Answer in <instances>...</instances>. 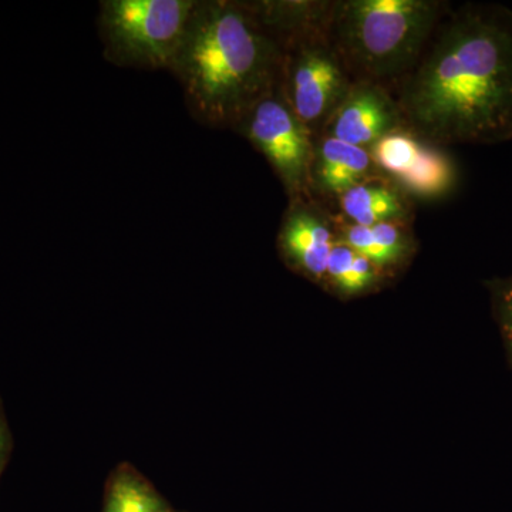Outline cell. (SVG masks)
Instances as JSON below:
<instances>
[{
	"mask_svg": "<svg viewBox=\"0 0 512 512\" xmlns=\"http://www.w3.org/2000/svg\"><path fill=\"white\" fill-rule=\"evenodd\" d=\"M404 124L431 144L512 138V15L467 6L441 26L404 80Z\"/></svg>",
	"mask_w": 512,
	"mask_h": 512,
	"instance_id": "6da1fadb",
	"label": "cell"
},
{
	"mask_svg": "<svg viewBox=\"0 0 512 512\" xmlns=\"http://www.w3.org/2000/svg\"><path fill=\"white\" fill-rule=\"evenodd\" d=\"M281 69L282 47L248 3L198 0L170 72L198 123L234 130Z\"/></svg>",
	"mask_w": 512,
	"mask_h": 512,
	"instance_id": "7a4b0ae2",
	"label": "cell"
},
{
	"mask_svg": "<svg viewBox=\"0 0 512 512\" xmlns=\"http://www.w3.org/2000/svg\"><path fill=\"white\" fill-rule=\"evenodd\" d=\"M440 12L436 0L333 2L329 39L356 80L380 84L413 70Z\"/></svg>",
	"mask_w": 512,
	"mask_h": 512,
	"instance_id": "3957f363",
	"label": "cell"
},
{
	"mask_svg": "<svg viewBox=\"0 0 512 512\" xmlns=\"http://www.w3.org/2000/svg\"><path fill=\"white\" fill-rule=\"evenodd\" d=\"M198 0H103L97 28L111 64L170 70Z\"/></svg>",
	"mask_w": 512,
	"mask_h": 512,
	"instance_id": "277c9868",
	"label": "cell"
},
{
	"mask_svg": "<svg viewBox=\"0 0 512 512\" xmlns=\"http://www.w3.org/2000/svg\"><path fill=\"white\" fill-rule=\"evenodd\" d=\"M281 47L279 92L309 133H316L348 96L349 70L329 35L301 37Z\"/></svg>",
	"mask_w": 512,
	"mask_h": 512,
	"instance_id": "5b68a950",
	"label": "cell"
},
{
	"mask_svg": "<svg viewBox=\"0 0 512 512\" xmlns=\"http://www.w3.org/2000/svg\"><path fill=\"white\" fill-rule=\"evenodd\" d=\"M234 130L248 138L268 160L291 200L305 197L311 188L309 175L315 143L279 87L251 107Z\"/></svg>",
	"mask_w": 512,
	"mask_h": 512,
	"instance_id": "8992f818",
	"label": "cell"
},
{
	"mask_svg": "<svg viewBox=\"0 0 512 512\" xmlns=\"http://www.w3.org/2000/svg\"><path fill=\"white\" fill-rule=\"evenodd\" d=\"M403 126L399 104L380 84L355 80L322 131L323 136L370 150L377 141Z\"/></svg>",
	"mask_w": 512,
	"mask_h": 512,
	"instance_id": "52a82bcc",
	"label": "cell"
},
{
	"mask_svg": "<svg viewBox=\"0 0 512 512\" xmlns=\"http://www.w3.org/2000/svg\"><path fill=\"white\" fill-rule=\"evenodd\" d=\"M305 198L291 200L278 235V248L289 268L325 285L330 252L336 239L329 222Z\"/></svg>",
	"mask_w": 512,
	"mask_h": 512,
	"instance_id": "ba28073f",
	"label": "cell"
},
{
	"mask_svg": "<svg viewBox=\"0 0 512 512\" xmlns=\"http://www.w3.org/2000/svg\"><path fill=\"white\" fill-rule=\"evenodd\" d=\"M373 165L369 150L323 136L313 146L309 187L340 197L355 185L369 180Z\"/></svg>",
	"mask_w": 512,
	"mask_h": 512,
	"instance_id": "9c48e42d",
	"label": "cell"
},
{
	"mask_svg": "<svg viewBox=\"0 0 512 512\" xmlns=\"http://www.w3.org/2000/svg\"><path fill=\"white\" fill-rule=\"evenodd\" d=\"M340 207L355 225L373 227L380 222L400 221L407 208L399 192L377 181H363L340 195Z\"/></svg>",
	"mask_w": 512,
	"mask_h": 512,
	"instance_id": "30bf717a",
	"label": "cell"
},
{
	"mask_svg": "<svg viewBox=\"0 0 512 512\" xmlns=\"http://www.w3.org/2000/svg\"><path fill=\"white\" fill-rule=\"evenodd\" d=\"M384 278L386 272L383 269L336 239L330 252L325 282L332 291L342 298H356L376 291Z\"/></svg>",
	"mask_w": 512,
	"mask_h": 512,
	"instance_id": "8fae6325",
	"label": "cell"
},
{
	"mask_svg": "<svg viewBox=\"0 0 512 512\" xmlns=\"http://www.w3.org/2000/svg\"><path fill=\"white\" fill-rule=\"evenodd\" d=\"M397 183L417 197H441L454 187L456 168L444 153L426 144L416 163Z\"/></svg>",
	"mask_w": 512,
	"mask_h": 512,
	"instance_id": "7c38bea8",
	"label": "cell"
},
{
	"mask_svg": "<svg viewBox=\"0 0 512 512\" xmlns=\"http://www.w3.org/2000/svg\"><path fill=\"white\" fill-rule=\"evenodd\" d=\"M104 512H170L163 501L136 473L121 470L113 478Z\"/></svg>",
	"mask_w": 512,
	"mask_h": 512,
	"instance_id": "4fadbf2b",
	"label": "cell"
},
{
	"mask_svg": "<svg viewBox=\"0 0 512 512\" xmlns=\"http://www.w3.org/2000/svg\"><path fill=\"white\" fill-rule=\"evenodd\" d=\"M372 231L377 244L386 256L389 269L396 268L404 259L409 258L412 245H410L409 234L404 231L399 221L380 222L373 225Z\"/></svg>",
	"mask_w": 512,
	"mask_h": 512,
	"instance_id": "5bb4252c",
	"label": "cell"
},
{
	"mask_svg": "<svg viewBox=\"0 0 512 512\" xmlns=\"http://www.w3.org/2000/svg\"><path fill=\"white\" fill-rule=\"evenodd\" d=\"M500 313L504 335L512 350V284L501 292Z\"/></svg>",
	"mask_w": 512,
	"mask_h": 512,
	"instance_id": "9a60e30c",
	"label": "cell"
},
{
	"mask_svg": "<svg viewBox=\"0 0 512 512\" xmlns=\"http://www.w3.org/2000/svg\"><path fill=\"white\" fill-rule=\"evenodd\" d=\"M3 443H5V437H3V429L0 426V451H2Z\"/></svg>",
	"mask_w": 512,
	"mask_h": 512,
	"instance_id": "2e32d148",
	"label": "cell"
}]
</instances>
